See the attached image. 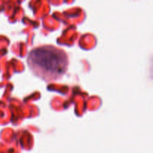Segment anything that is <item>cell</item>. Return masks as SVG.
Returning a JSON list of instances; mask_svg holds the SVG:
<instances>
[{"instance_id": "obj_1", "label": "cell", "mask_w": 153, "mask_h": 153, "mask_svg": "<svg viewBox=\"0 0 153 153\" xmlns=\"http://www.w3.org/2000/svg\"><path fill=\"white\" fill-rule=\"evenodd\" d=\"M28 64L33 74L46 82L58 80L68 69L66 52L54 46L33 49L28 56Z\"/></svg>"}]
</instances>
